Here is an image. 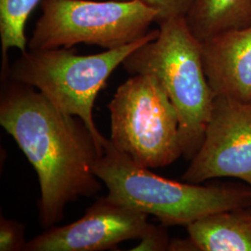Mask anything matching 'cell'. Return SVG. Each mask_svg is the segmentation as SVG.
Returning a JSON list of instances; mask_svg holds the SVG:
<instances>
[{
  "label": "cell",
  "instance_id": "9",
  "mask_svg": "<svg viewBox=\"0 0 251 251\" xmlns=\"http://www.w3.org/2000/svg\"><path fill=\"white\" fill-rule=\"evenodd\" d=\"M201 46L214 96L251 103V25L212 36Z\"/></svg>",
  "mask_w": 251,
  "mask_h": 251
},
{
  "label": "cell",
  "instance_id": "14",
  "mask_svg": "<svg viewBox=\"0 0 251 251\" xmlns=\"http://www.w3.org/2000/svg\"><path fill=\"white\" fill-rule=\"evenodd\" d=\"M157 12V24L177 17H186L195 0H138Z\"/></svg>",
  "mask_w": 251,
  "mask_h": 251
},
{
  "label": "cell",
  "instance_id": "5",
  "mask_svg": "<svg viewBox=\"0 0 251 251\" xmlns=\"http://www.w3.org/2000/svg\"><path fill=\"white\" fill-rule=\"evenodd\" d=\"M107 108L111 144L137 165L164 168L182 155L178 113L155 76L131 75L117 88Z\"/></svg>",
  "mask_w": 251,
  "mask_h": 251
},
{
  "label": "cell",
  "instance_id": "13",
  "mask_svg": "<svg viewBox=\"0 0 251 251\" xmlns=\"http://www.w3.org/2000/svg\"><path fill=\"white\" fill-rule=\"evenodd\" d=\"M25 225L4 217L0 219V251H25Z\"/></svg>",
  "mask_w": 251,
  "mask_h": 251
},
{
  "label": "cell",
  "instance_id": "12",
  "mask_svg": "<svg viewBox=\"0 0 251 251\" xmlns=\"http://www.w3.org/2000/svg\"><path fill=\"white\" fill-rule=\"evenodd\" d=\"M40 0H0V39L2 47L1 77L9 71V50L26 51L25 25Z\"/></svg>",
  "mask_w": 251,
  "mask_h": 251
},
{
  "label": "cell",
  "instance_id": "11",
  "mask_svg": "<svg viewBox=\"0 0 251 251\" xmlns=\"http://www.w3.org/2000/svg\"><path fill=\"white\" fill-rule=\"evenodd\" d=\"M200 42L227 31L251 25V0H195L186 15Z\"/></svg>",
  "mask_w": 251,
  "mask_h": 251
},
{
  "label": "cell",
  "instance_id": "7",
  "mask_svg": "<svg viewBox=\"0 0 251 251\" xmlns=\"http://www.w3.org/2000/svg\"><path fill=\"white\" fill-rule=\"evenodd\" d=\"M233 177L251 188V103L215 97L203 143L182 179L199 184Z\"/></svg>",
  "mask_w": 251,
  "mask_h": 251
},
{
  "label": "cell",
  "instance_id": "10",
  "mask_svg": "<svg viewBox=\"0 0 251 251\" xmlns=\"http://www.w3.org/2000/svg\"><path fill=\"white\" fill-rule=\"evenodd\" d=\"M187 231L195 251H251V206L205 216Z\"/></svg>",
  "mask_w": 251,
  "mask_h": 251
},
{
  "label": "cell",
  "instance_id": "4",
  "mask_svg": "<svg viewBox=\"0 0 251 251\" xmlns=\"http://www.w3.org/2000/svg\"><path fill=\"white\" fill-rule=\"evenodd\" d=\"M158 32V29L152 30L128 45L92 55H77L71 48L29 49L9 65L1 79L9 77L39 90L60 111L79 117L105 147L109 139L100 132L93 118L97 95L126 58L154 39Z\"/></svg>",
  "mask_w": 251,
  "mask_h": 251
},
{
  "label": "cell",
  "instance_id": "2",
  "mask_svg": "<svg viewBox=\"0 0 251 251\" xmlns=\"http://www.w3.org/2000/svg\"><path fill=\"white\" fill-rule=\"evenodd\" d=\"M158 25L157 36L129 54L122 66L131 75L148 74L161 83L179 116L182 155L192 159L203 143L215 96L206 79L201 42L186 18Z\"/></svg>",
  "mask_w": 251,
  "mask_h": 251
},
{
  "label": "cell",
  "instance_id": "1",
  "mask_svg": "<svg viewBox=\"0 0 251 251\" xmlns=\"http://www.w3.org/2000/svg\"><path fill=\"white\" fill-rule=\"evenodd\" d=\"M1 83L0 125L36 171L39 223L49 229L68 204L101 190L93 167L104 147L79 117L60 111L39 90L9 77Z\"/></svg>",
  "mask_w": 251,
  "mask_h": 251
},
{
  "label": "cell",
  "instance_id": "15",
  "mask_svg": "<svg viewBox=\"0 0 251 251\" xmlns=\"http://www.w3.org/2000/svg\"><path fill=\"white\" fill-rule=\"evenodd\" d=\"M141 242L132 251H169L171 240L167 231L162 226L150 225L144 235L140 238Z\"/></svg>",
  "mask_w": 251,
  "mask_h": 251
},
{
  "label": "cell",
  "instance_id": "6",
  "mask_svg": "<svg viewBox=\"0 0 251 251\" xmlns=\"http://www.w3.org/2000/svg\"><path fill=\"white\" fill-rule=\"evenodd\" d=\"M30 50L77 44L114 50L146 36L157 12L138 0H42Z\"/></svg>",
  "mask_w": 251,
  "mask_h": 251
},
{
  "label": "cell",
  "instance_id": "3",
  "mask_svg": "<svg viewBox=\"0 0 251 251\" xmlns=\"http://www.w3.org/2000/svg\"><path fill=\"white\" fill-rule=\"evenodd\" d=\"M106 186V198L156 217L166 226H188L205 216L251 206V188L200 186L153 174L118 152L110 140L93 167Z\"/></svg>",
  "mask_w": 251,
  "mask_h": 251
},
{
  "label": "cell",
  "instance_id": "8",
  "mask_svg": "<svg viewBox=\"0 0 251 251\" xmlns=\"http://www.w3.org/2000/svg\"><path fill=\"white\" fill-rule=\"evenodd\" d=\"M148 216L106 197L69 225L50 227L28 241L25 251H102L140 239L151 224Z\"/></svg>",
  "mask_w": 251,
  "mask_h": 251
}]
</instances>
